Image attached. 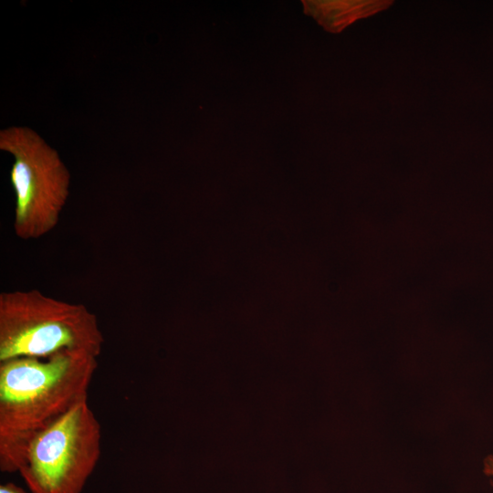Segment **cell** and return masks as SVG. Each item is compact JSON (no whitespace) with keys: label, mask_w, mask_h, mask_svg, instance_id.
<instances>
[{"label":"cell","mask_w":493,"mask_h":493,"mask_svg":"<svg viewBox=\"0 0 493 493\" xmlns=\"http://www.w3.org/2000/svg\"><path fill=\"white\" fill-rule=\"evenodd\" d=\"M97 356L62 351L0 362V469L18 472L32 438L88 400Z\"/></svg>","instance_id":"obj_1"},{"label":"cell","mask_w":493,"mask_h":493,"mask_svg":"<svg viewBox=\"0 0 493 493\" xmlns=\"http://www.w3.org/2000/svg\"><path fill=\"white\" fill-rule=\"evenodd\" d=\"M104 337L97 316L84 304L37 289L0 294V362L50 357L62 351L100 356Z\"/></svg>","instance_id":"obj_2"},{"label":"cell","mask_w":493,"mask_h":493,"mask_svg":"<svg viewBox=\"0 0 493 493\" xmlns=\"http://www.w3.org/2000/svg\"><path fill=\"white\" fill-rule=\"evenodd\" d=\"M0 149L14 159V232L22 240L41 238L59 222L69 195L70 173L58 152L28 127L1 130Z\"/></svg>","instance_id":"obj_3"},{"label":"cell","mask_w":493,"mask_h":493,"mask_svg":"<svg viewBox=\"0 0 493 493\" xmlns=\"http://www.w3.org/2000/svg\"><path fill=\"white\" fill-rule=\"evenodd\" d=\"M101 454V426L81 402L37 434L18 473L29 493H81Z\"/></svg>","instance_id":"obj_4"},{"label":"cell","mask_w":493,"mask_h":493,"mask_svg":"<svg viewBox=\"0 0 493 493\" xmlns=\"http://www.w3.org/2000/svg\"><path fill=\"white\" fill-rule=\"evenodd\" d=\"M386 2L303 1L305 12L327 30L338 32L355 19L383 7Z\"/></svg>","instance_id":"obj_5"},{"label":"cell","mask_w":493,"mask_h":493,"mask_svg":"<svg viewBox=\"0 0 493 493\" xmlns=\"http://www.w3.org/2000/svg\"><path fill=\"white\" fill-rule=\"evenodd\" d=\"M0 493H29L15 483L8 482L0 486Z\"/></svg>","instance_id":"obj_6"},{"label":"cell","mask_w":493,"mask_h":493,"mask_svg":"<svg viewBox=\"0 0 493 493\" xmlns=\"http://www.w3.org/2000/svg\"><path fill=\"white\" fill-rule=\"evenodd\" d=\"M486 473L493 477V457H490L486 464Z\"/></svg>","instance_id":"obj_7"}]
</instances>
